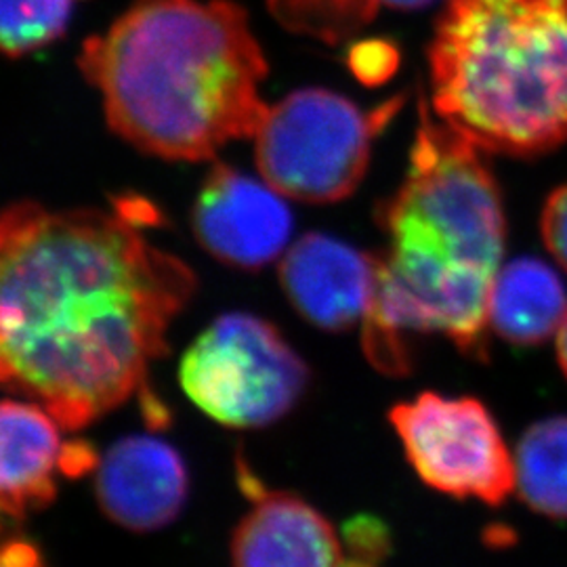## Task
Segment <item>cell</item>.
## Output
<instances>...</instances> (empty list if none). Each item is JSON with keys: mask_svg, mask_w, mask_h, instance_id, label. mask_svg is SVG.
I'll use <instances>...</instances> for the list:
<instances>
[{"mask_svg": "<svg viewBox=\"0 0 567 567\" xmlns=\"http://www.w3.org/2000/svg\"><path fill=\"white\" fill-rule=\"evenodd\" d=\"M185 395L213 421L234 429L271 425L303 398L309 368L276 326L225 313L185 351Z\"/></svg>", "mask_w": 567, "mask_h": 567, "instance_id": "6", "label": "cell"}, {"mask_svg": "<svg viewBox=\"0 0 567 567\" xmlns=\"http://www.w3.org/2000/svg\"><path fill=\"white\" fill-rule=\"evenodd\" d=\"M540 227L548 252L567 271V185L557 187L548 196Z\"/></svg>", "mask_w": 567, "mask_h": 567, "instance_id": "18", "label": "cell"}, {"mask_svg": "<svg viewBox=\"0 0 567 567\" xmlns=\"http://www.w3.org/2000/svg\"><path fill=\"white\" fill-rule=\"evenodd\" d=\"M566 313V288L547 264L515 259L496 274L487 301V326L507 343H545L559 330Z\"/></svg>", "mask_w": 567, "mask_h": 567, "instance_id": "13", "label": "cell"}, {"mask_svg": "<svg viewBox=\"0 0 567 567\" xmlns=\"http://www.w3.org/2000/svg\"><path fill=\"white\" fill-rule=\"evenodd\" d=\"M433 0H267L271 16L288 32L326 44L358 37L370 21L385 11H412Z\"/></svg>", "mask_w": 567, "mask_h": 567, "instance_id": "15", "label": "cell"}, {"mask_svg": "<svg viewBox=\"0 0 567 567\" xmlns=\"http://www.w3.org/2000/svg\"><path fill=\"white\" fill-rule=\"evenodd\" d=\"M426 60L433 114L480 150L567 142V0H446Z\"/></svg>", "mask_w": 567, "mask_h": 567, "instance_id": "4", "label": "cell"}, {"mask_svg": "<svg viewBox=\"0 0 567 567\" xmlns=\"http://www.w3.org/2000/svg\"><path fill=\"white\" fill-rule=\"evenodd\" d=\"M398 103L364 112L328 89H301L269 105L255 133L264 182L284 198L332 204L364 179L372 145Z\"/></svg>", "mask_w": 567, "mask_h": 567, "instance_id": "5", "label": "cell"}, {"mask_svg": "<svg viewBox=\"0 0 567 567\" xmlns=\"http://www.w3.org/2000/svg\"><path fill=\"white\" fill-rule=\"evenodd\" d=\"M398 63V53L386 42H364L355 44L351 51V70L360 81L368 84L383 82L393 74Z\"/></svg>", "mask_w": 567, "mask_h": 567, "instance_id": "17", "label": "cell"}, {"mask_svg": "<svg viewBox=\"0 0 567 567\" xmlns=\"http://www.w3.org/2000/svg\"><path fill=\"white\" fill-rule=\"evenodd\" d=\"M63 426L39 404L0 402V536L49 507L58 482L97 466L93 447L61 440Z\"/></svg>", "mask_w": 567, "mask_h": 567, "instance_id": "9", "label": "cell"}, {"mask_svg": "<svg viewBox=\"0 0 567 567\" xmlns=\"http://www.w3.org/2000/svg\"><path fill=\"white\" fill-rule=\"evenodd\" d=\"M252 508L231 540L234 567H341L344 548L332 524L303 498L267 487L243 466Z\"/></svg>", "mask_w": 567, "mask_h": 567, "instance_id": "11", "label": "cell"}, {"mask_svg": "<svg viewBox=\"0 0 567 567\" xmlns=\"http://www.w3.org/2000/svg\"><path fill=\"white\" fill-rule=\"evenodd\" d=\"M150 206L0 210V386L82 429L142 391L196 292L179 257L150 243Z\"/></svg>", "mask_w": 567, "mask_h": 567, "instance_id": "1", "label": "cell"}, {"mask_svg": "<svg viewBox=\"0 0 567 567\" xmlns=\"http://www.w3.org/2000/svg\"><path fill=\"white\" fill-rule=\"evenodd\" d=\"M292 221L280 192L229 164L210 168L192 210L194 234L204 250L246 271H257L282 255Z\"/></svg>", "mask_w": 567, "mask_h": 567, "instance_id": "8", "label": "cell"}, {"mask_svg": "<svg viewBox=\"0 0 567 567\" xmlns=\"http://www.w3.org/2000/svg\"><path fill=\"white\" fill-rule=\"evenodd\" d=\"M95 489L112 522L152 532L179 515L187 498V468L182 454L163 440L133 435L107 450Z\"/></svg>", "mask_w": 567, "mask_h": 567, "instance_id": "12", "label": "cell"}, {"mask_svg": "<svg viewBox=\"0 0 567 567\" xmlns=\"http://www.w3.org/2000/svg\"><path fill=\"white\" fill-rule=\"evenodd\" d=\"M515 489L527 507L567 519V416L529 426L515 450Z\"/></svg>", "mask_w": 567, "mask_h": 567, "instance_id": "14", "label": "cell"}, {"mask_svg": "<svg viewBox=\"0 0 567 567\" xmlns=\"http://www.w3.org/2000/svg\"><path fill=\"white\" fill-rule=\"evenodd\" d=\"M79 68L102 93L110 128L164 161L215 158L255 137L269 107L264 49L231 0H133L84 41Z\"/></svg>", "mask_w": 567, "mask_h": 567, "instance_id": "3", "label": "cell"}, {"mask_svg": "<svg viewBox=\"0 0 567 567\" xmlns=\"http://www.w3.org/2000/svg\"><path fill=\"white\" fill-rule=\"evenodd\" d=\"M484 154L421 102L404 183L379 210L389 248L362 322L365 353L386 374L410 370L405 339L414 332L444 334L466 355H484L507 236Z\"/></svg>", "mask_w": 567, "mask_h": 567, "instance_id": "2", "label": "cell"}, {"mask_svg": "<svg viewBox=\"0 0 567 567\" xmlns=\"http://www.w3.org/2000/svg\"><path fill=\"white\" fill-rule=\"evenodd\" d=\"M377 280L379 257L324 234L297 240L280 264V282L290 305L309 324L337 332L364 322Z\"/></svg>", "mask_w": 567, "mask_h": 567, "instance_id": "10", "label": "cell"}, {"mask_svg": "<svg viewBox=\"0 0 567 567\" xmlns=\"http://www.w3.org/2000/svg\"><path fill=\"white\" fill-rule=\"evenodd\" d=\"M74 0H0V53L21 58L63 37Z\"/></svg>", "mask_w": 567, "mask_h": 567, "instance_id": "16", "label": "cell"}, {"mask_svg": "<svg viewBox=\"0 0 567 567\" xmlns=\"http://www.w3.org/2000/svg\"><path fill=\"white\" fill-rule=\"evenodd\" d=\"M557 355H559V365L567 377V313L564 322L557 330Z\"/></svg>", "mask_w": 567, "mask_h": 567, "instance_id": "20", "label": "cell"}, {"mask_svg": "<svg viewBox=\"0 0 567 567\" xmlns=\"http://www.w3.org/2000/svg\"><path fill=\"white\" fill-rule=\"evenodd\" d=\"M0 567H47L41 550L25 540L0 545Z\"/></svg>", "mask_w": 567, "mask_h": 567, "instance_id": "19", "label": "cell"}, {"mask_svg": "<svg viewBox=\"0 0 567 567\" xmlns=\"http://www.w3.org/2000/svg\"><path fill=\"white\" fill-rule=\"evenodd\" d=\"M408 463L426 486L498 507L515 492V458L486 405L425 391L389 410Z\"/></svg>", "mask_w": 567, "mask_h": 567, "instance_id": "7", "label": "cell"}]
</instances>
